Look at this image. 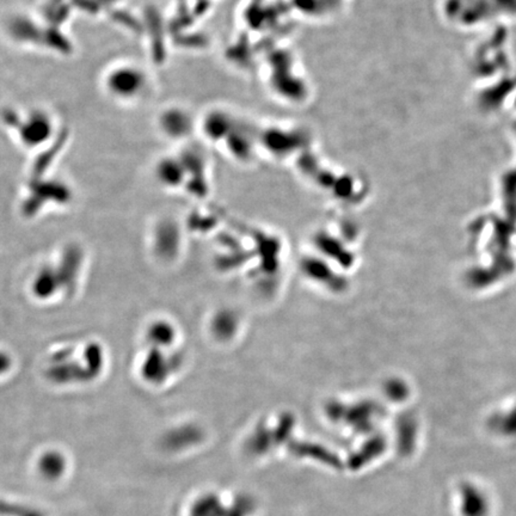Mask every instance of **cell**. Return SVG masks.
Masks as SVG:
<instances>
[{"mask_svg": "<svg viewBox=\"0 0 516 516\" xmlns=\"http://www.w3.org/2000/svg\"><path fill=\"white\" fill-rule=\"evenodd\" d=\"M490 499L486 491L475 483L460 488V512L463 516H489Z\"/></svg>", "mask_w": 516, "mask_h": 516, "instance_id": "obj_1", "label": "cell"}, {"mask_svg": "<svg viewBox=\"0 0 516 516\" xmlns=\"http://www.w3.org/2000/svg\"><path fill=\"white\" fill-rule=\"evenodd\" d=\"M62 460L60 458H57L55 455H48V458H46L42 463V470L44 473L49 477H54L59 475L62 471Z\"/></svg>", "mask_w": 516, "mask_h": 516, "instance_id": "obj_2", "label": "cell"}]
</instances>
